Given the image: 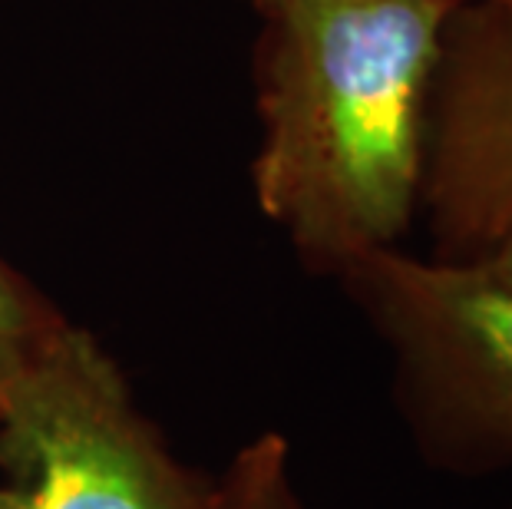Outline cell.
Here are the masks:
<instances>
[{"label":"cell","instance_id":"3","mask_svg":"<svg viewBox=\"0 0 512 509\" xmlns=\"http://www.w3.org/2000/svg\"><path fill=\"white\" fill-rule=\"evenodd\" d=\"M0 509H212L110 351L67 321L0 377Z\"/></svg>","mask_w":512,"mask_h":509},{"label":"cell","instance_id":"6","mask_svg":"<svg viewBox=\"0 0 512 509\" xmlns=\"http://www.w3.org/2000/svg\"><path fill=\"white\" fill-rule=\"evenodd\" d=\"M70 318L0 255V377L40 351Z\"/></svg>","mask_w":512,"mask_h":509},{"label":"cell","instance_id":"7","mask_svg":"<svg viewBox=\"0 0 512 509\" xmlns=\"http://www.w3.org/2000/svg\"><path fill=\"white\" fill-rule=\"evenodd\" d=\"M242 4L255 7V10H258V17H261V14H268V10H275L278 4H285V0H242Z\"/></svg>","mask_w":512,"mask_h":509},{"label":"cell","instance_id":"8","mask_svg":"<svg viewBox=\"0 0 512 509\" xmlns=\"http://www.w3.org/2000/svg\"><path fill=\"white\" fill-rule=\"evenodd\" d=\"M496 4H512V0H496Z\"/></svg>","mask_w":512,"mask_h":509},{"label":"cell","instance_id":"5","mask_svg":"<svg viewBox=\"0 0 512 509\" xmlns=\"http://www.w3.org/2000/svg\"><path fill=\"white\" fill-rule=\"evenodd\" d=\"M212 509H304L288 440L281 433H261L245 443L215 480Z\"/></svg>","mask_w":512,"mask_h":509},{"label":"cell","instance_id":"4","mask_svg":"<svg viewBox=\"0 0 512 509\" xmlns=\"http://www.w3.org/2000/svg\"><path fill=\"white\" fill-rule=\"evenodd\" d=\"M420 215L437 258L512 262V4L460 0L446 20Z\"/></svg>","mask_w":512,"mask_h":509},{"label":"cell","instance_id":"2","mask_svg":"<svg viewBox=\"0 0 512 509\" xmlns=\"http://www.w3.org/2000/svg\"><path fill=\"white\" fill-rule=\"evenodd\" d=\"M384 341L417 453L456 476L512 470V262L380 248L341 275Z\"/></svg>","mask_w":512,"mask_h":509},{"label":"cell","instance_id":"1","mask_svg":"<svg viewBox=\"0 0 512 509\" xmlns=\"http://www.w3.org/2000/svg\"><path fill=\"white\" fill-rule=\"evenodd\" d=\"M460 0H285L261 14L252 189L311 272L397 248L420 215L427 110Z\"/></svg>","mask_w":512,"mask_h":509}]
</instances>
